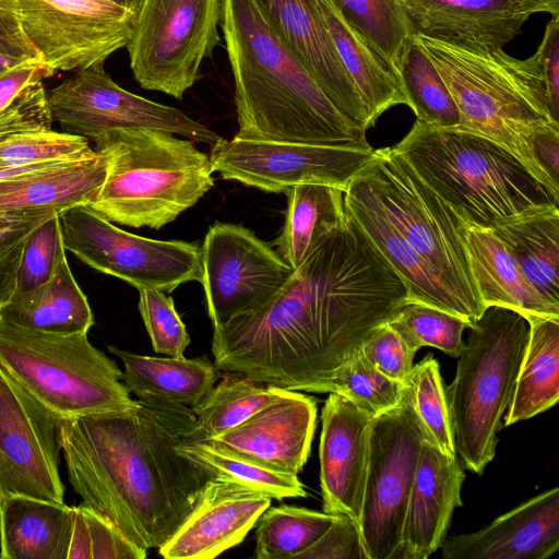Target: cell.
Returning a JSON list of instances; mask_svg holds the SVG:
<instances>
[{"label": "cell", "mask_w": 559, "mask_h": 559, "mask_svg": "<svg viewBox=\"0 0 559 559\" xmlns=\"http://www.w3.org/2000/svg\"><path fill=\"white\" fill-rule=\"evenodd\" d=\"M404 384L381 373L359 349L326 381L320 393H337L371 417L397 407Z\"/></svg>", "instance_id": "7bdbcfd3"}, {"label": "cell", "mask_w": 559, "mask_h": 559, "mask_svg": "<svg viewBox=\"0 0 559 559\" xmlns=\"http://www.w3.org/2000/svg\"><path fill=\"white\" fill-rule=\"evenodd\" d=\"M413 34L472 50L518 37L531 14L512 0H400Z\"/></svg>", "instance_id": "603a6c76"}, {"label": "cell", "mask_w": 559, "mask_h": 559, "mask_svg": "<svg viewBox=\"0 0 559 559\" xmlns=\"http://www.w3.org/2000/svg\"><path fill=\"white\" fill-rule=\"evenodd\" d=\"M138 290L139 311L154 350L166 356H183L190 344V336L175 309L173 298L159 289Z\"/></svg>", "instance_id": "bcb514c9"}, {"label": "cell", "mask_w": 559, "mask_h": 559, "mask_svg": "<svg viewBox=\"0 0 559 559\" xmlns=\"http://www.w3.org/2000/svg\"><path fill=\"white\" fill-rule=\"evenodd\" d=\"M203 439V436L191 437L177 449L213 479L235 483L276 500L307 497L297 475L271 469L219 449Z\"/></svg>", "instance_id": "d590c367"}, {"label": "cell", "mask_w": 559, "mask_h": 559, "mask_svg": "<svg viewBox=\"0 0 559 559\" xmlns=\"http://www.w3.org/2000/svg\"><path fill=\"white\" fill-rule=\"evenodd\" d=\"M53 211L0 213V307L15 293L23 246L28 234Z\"/></svg>", "instance_id": "7dc6e473"}, {"label": "cell", "mask_w": 559, "mask_h": 559, "mask_svg": "<svg viewBox=\"0 0 559 559\" xmlns=\"http://www.w3.org/2000/svg\"><path fill=\"white\" fill-rule=\"evenodd\" d=\"M47 95L53 122L61 131L92 142L120 129L159 130L211 147L223 139L181 110L122 88L104 66L75 72Z\"/></svg>", "instance_id": "5bb4252c"}, {"label": "cell", "mask_w": 559, "mask_h": 559, "mask_svg": "<svg viewBox=\"0 0 559 559\" xmlns=\"http://www.w3.org/2000/svg\"><path fill=\"white\" fill-rule=\"evenodd\" d=\"M57 429L82 503L146 550L171 537L213 479L177 449L204 437L183 405L147 395L124 409L58 419Z\"/></svg>", "instance_id": "7a4b0ae2"}, {"label": "cell", "mask_w": 559, "mask_h": 559, "mask_svg": "<svg viewBox=\"0 0 559 559\" xmlns=\"http://www.w3.org/2000/svg\"><path fill=\"white\" fill-rule=\"evenodd\" d=\"M0 368L57 419L134 403L123 372L87 333L51 334L0 323Z\"/></svg>", "instance_id": "ba28073f"}, {"label": "cell", "mask_w": 559, "mask_h": 559, "mask_svg": "<svg viewBox=\"0 0 559 559\" xmlns=\"http://www.w3.org/2000/svg\"><path fill=\"white\" fill-rule=\"evenodd\" d=\"M534 288L559 308V207L539 204L490 227Z\"/></svg>", "instance_id": "f1b7e54d"}, {"label": "cell", "mask_w": 559, "mask_h": 559, "mask_svg": "<svg viewBox=\"0 0 559 559\" xmlns=\"http://www.w3.org/2000/svg\"><path fill=\"white\" fill-rule=\"evenodd\" d=\"M374 155L372 147L312 144L246 138L236 134L212 147L213 170L264 192L287 194L306 183L346 190Z\"/></svg>", "instance_id": "9a60e30c"}, {"label": "cell", "mask_w": 559, "mask_h": 559, "mask_svg": "<svg viewBox=\"0 0 559 559\" xmlns=\"http://www.w3.org/2000/svg\"><path fill=\"white\" fill-rule=\"evenodd\" d=\"M222 0H141L127 49L135 81L181 99L221 43Z\"/></svg>", "instance_id": "30bf717a"}, {"label": "cell", "mask_w": 559, "mask_h": 559, "mask_svg": "<svg viewBox=\"0 0 559 559\" xmlns=\"http://www.w3.org/2000/svg\"><path fill=\"white\" fill-rule=\"evenodd\" d=\"M278 37L349 121L372 127L359 93L311 0H253Z\"/></svg>", "instance_id": "ffe728a7"}, {"label": "cell", "mask_w": 559, "mask_h": 559, "mask_svg": "<svg viewBox=\"0 0 559 559\" xmlns=\"http://www.w3.org/2000/svg\"><path fill=\"white\" fill-rule=\"evenodd\" d=\"M260 384L238 372L223 374L222 380L190 407L205 439L237 427L288 391Z\"/></svg>", "instance_id": "8d00e7d4"}, {"label": "cell", "mask_w": 559, "mask_h": 559, "mask_svg": "<svg viewBox=\"0 0 559 559\" xmlns=\"http://www.w3.org/2000/svg\"><path fill=\"white\" fill-rule=\"evenodd\" d=\"M146 555L105 516L83 503L74 506L67 559H144Z\"/></svg>", "instance_id": "ee69618b"}, {"label": "cell", "mask_w": 559, "mask_h": 559, "mask_svg": "<svg viewBox=\"0 0 559 559\" xmlns=\"http://www.w3.org/2000/svg\"><path fill=\"white\" fill-rule=\"evenodd\" d=\"M28 62H40L22 28L15 0H0V75Z\"/></svg>", "instance_id": "816d5d0a"}, {"label": "cell", "mask_w": 559, "mask_h": 559, "mask_svg": "<svg viewBox=\"0 0 559 559\" xmlns=\"http://www.w3.org/2000/svg\"><path fill=\"white\" fill-rule=\"evenodd\" d=\"M394 147L463 224L490 228L528 207L559 205L515 156L485 136L416 120Z\"/></svg>", "instance_id": "5b68a950"}, {"label": "cell", "mask_w": 559, "mask_h": 559, "mask_svg": "<svg viewBox=\"0 0 559 559\" xmlns=\"http://www.w3.org/2000/svg\"><path fill=\"white\" fill-rule=\"evenodd\" d=\"M345 206L364 235L404 282L411 300L456 314L472 324L477 321L451 286L392 224L361 169L345 190Z\"/></svg>", "instance_id": "7402d4cb"}, {"label": "cell", "mask_w": 559, "mask_h": 559, "mask_svg": "<svg viewBox=\"0 0 559 559\" xmlns=\"http://www.w3.org/2000/svg\"><path fill=\"white\" fill-rule=\"evenodd\" d=\"M317 425L314 397L286 391L209 443L274 471L297 475L307 463Z\"/></svg>", "instance_id": "d6986e66"}, {"label": "cell", "mask_w": 559, "mask_h": 559, "mask_svg": "<svg viewBox=\"0 0 559 559\" xmlns=\"http://www.w3.org/2000/svg\"><path fill=\"white\" fill-rule=\"evenodd\" d=\"M449 88L461 117L456 129L485 136L515 156L559 198L538 165L534 133L559 124L550 114L535 55L521 60L503 49L472 50L414 34Z\"/></svg>", "instance_id": "277c9868"}, {"label": "cell", "mask_w": 559, "mask_h": 559, "mask_svg": "<svg viewBox=\"0 0 559 559\" xmlns=\"http://www.w3.org/2000/svg\"><path fill=\"white\" fill-rule=\"evenodd\" d=\"M444 559H547L559 549V488L554 487L484 528L445 537Z\"/></svg>", "instance_id": "cb8c5ba5"}, {"label": "cell", "mask_w": 559, "mask_h": 559, "mask_svg": "<svg viewBox=\"0 0 559 559\" xmlns=\"http://www.w3.org/2000/svg\"><path fill=\"white\" fill-rule=\"evenodd\" d=\"M462 233L472 278L484 308L500 306L527 317L559 319V308L534 288L491 228L462 224Z\"/></svg>", "instance_id": "4316f807"}, {"label": "cell", "mask_w": 559, "mask_h": 559, "mask_svg": "<svg viewBox=\"0 0 559 559\" xmlns=\"http://www.w3.org/2000/svg\"><path fill=\"white\" fill-rule=\"evenodd\" d=\"M106 176L105 157L63 160L0 180V213L53 211L90 205Z\"/></svg>", "instance_id": "484cf974"}, {"label": "cell", "mask_w": 559, "mask_h": 559, "mask_svg": "<svg viewBox=\"0 0 559 559\" xmlns=\"http://www.w3.org/2000/svg\"><path fill=\"white\" fill-rule=\"evenodd\" d=\"M523 7L531 15L534 13H548L559 15V0H512Z\"/></svg>", "instance_id": "9f6ffc18"}, {"label": "cell", "mask_w": 559, "mask_h": 559, "mask_svg": "<svg viewBox=\"0 0 559 559\" xmlns=\"http://www.w3.org/2000/svg\"><path fill=\"white\" fill-rule=\"evenodd\" d=\"M106 176L88 205L112 223L159 229L214 185L210 155L193 141L154 129H120L94 141Z\"/></svg>", "instance_id": "8992f818"}, {"label": "cell", "mask_w": 559, "mask_h": 559, "mask_svg": "<svg viewBox=\"0 0 559 559\" xmlns=\"http://www.w3.org/2000/svg\"><path fill=\"white\" fill-rule=\"evenodd\" d=\"M24 34L55 72L104 66L127 47L139 4L119 0H15Z\"/></svg>", "instance_id": "7c38bea8"}, {"label": "cell", "mask_w": 559, "mask_h": 559, "mask_svg": "<svg viewBox=\"0 0 559 559\" xmlns=\"http://www.w3.org/2000/svg\"><path fill=\"white\" fill-rule=\"evenodd\" d=\"M415 352L435 347L457 358L465 345L463 332L472 323L432 306L409 300L388 321Z\"/></svg>", "instance_id": "b9f144b4"}, {"label": "cell", "mask_w": 559, "mask_h": 559, "mask_svg": "<svg viewBox=\"0 0 559 559\" xmlns=\"http://www.w3.org/2000/svg\"><path fill=\"white\" fill-rule=\"evenodd\" d=\"M297 559H367L357 523L336 515L331 526Z\"/></svg>", "instance_id": "f907efd6"}, {"label": "cell", "mask_w": 559, "mask_h": 559, "mask_svg": "<svg viewBox=\"0 0 559 559\" xmlns=\"http://www.w3.org/2000/svg\"><path fill=\"white\" fill-rule=\"evenodd\" d=\"M0 323L51 334L88 333L94 316L67 255L48 282L15 293L0 307Z\"/></svg>", "instance_id": "f546056e"}, {"label": "cell", "mask_w": 559, "mask_h": 559, "mask_svg": "<svg viewBox=\"0 0 559 559\" xmlns=\"http://www.w3.org/2000/svg\"><path fill=\"white\" fill-rule=\"evenodd\" d=\"M201 251L200 283L213 328L265 304L294 272L270 245L236 224L212 225Z\"/></svg>", "instance_id": "2e32d148"}, {"label": "cell", "mask_w": 559, "mask_h": 559, "mask_svg": "<svg viewBox=\"0 0 559 559\" xmlns=\"http://www.w3.org/2000/svg\"><path fill=\"white\" fill-rule=\"evenodd\" d=\"M531 142L538 165L552 185L559 188V124L534 133Z\"/></svg>", "instance_id": "11a10c76"}, {"label": "cell", "mask_w": 559, "mask_h": 559, "mask_svg": "<svg viewBox=\"0 0 559 559\" xmlns=\"http://www.w3.org/2000/svg\"><path fill=\"white\" fill-rule=\"evenodd\" d=\"M394 72L395 60L413 32L400 0H330Z\"/></svg>", "instance_id": "60d3db41"}, {"label": "cell", "mask_w": 559, "mask_h": 559, "mask_svg": "<svg viewBox=\"0 0 559 559\" xmlns=\"http://www.w3.org/2000/svg\"><path fill=\"white\" fill-rule=\"evenodd\" d=\"M119 1H128V2H132V3H135V4H139L140 5V2L136 1V0H119Z\"/></svg>", "instance_id": "6f0895ef"}, {"label": "cell", "mask_w": 559, "mask_h": 559, "mask_svg": "<svg viewBox=\"0 0 559 559\" xmlns=\"http://www.w3.org/2000/svg\"><path fill=\"white\" fill-rule=\"evenodd\" d=\"M403 397L414 414L424 441L449 457H457L439 362L432 354L413 366Z\"/></svg>", "instance_id": "f35d334b"}, {"label": "cell", "mask_w": 559, "mask_h": 559, "mask_svg": "<svg viewBox=\"0 0 559 559\" xmlns=\"http://www.w3.org/2000/svg\"><path fill=\"white\" fill-rule=\"evenodd\" d=\"M322 19L338 57L356 86L373 126L396 105H408L395 73L344 19L330 0H311Z\"/></svg>", "instance_id": "4dcf8cb0"}, {"label": "cell", "mask_w": 559, "mask_h": 559, "mask_svg": "<svg viewBox=\"0 0 559 559\" xmlns=\"http://www.w3.org/2000/svg\"><path fill=\"white\" fill-rule=\"evenodd\" d=\"M284 227L273 242L278 255L295 271L322 239L346 219L345 191L306 183L287 194Z\"/></svg>", "instance_id": "d6a6232c"}, {"label": "cell", "mask_w": 559, "mask_h": 559, "mask_svg": "<svg viewBox=\"0 0 559 559\" xmlns=\"http://www.w3.org/2000/svg\"><path fill=\"white\" fill-rule=\"evenodd\" d=\"M464 479L465 473L457 457H449L423 441L393 559H427L441 548L453 512L462 506Z\"/></svg>", "instance_id": "d4e9b609"}, {"label": "cell", "mask_w": 559, "mask_h": 559, "mask_svg": "<svg viewBox=\"0 0 559 559\" xmlns=\"http://www.w3.org/2000/svg\"><path fill=\"white\" fill-rule=\"evenodd\" d=\"M372 417L352 401L330 393L321 413L320 487L323 512L360 523Z\"/></svg>", "instance_id": "ac0fdd59"}, {"label": "cell", "mask_w": 559, "mask_h": 559, "mask_svg": "<svg viewBox=\"0 0 559 559\" xmlns=\"http://www.w3.org/2000/svg\"><path fill=\"white\" fill-rule=\"evenodd\" d=\"M272 498L245 486L210 479L195 506L158 548L166 559H212L240 544Z\"/></svg>", "instance_id": "44dd1931"}, {"label": "cell", "mask_w": 559, "mask_h": 559, "mask_svg": "<svg viewBox=\"0 0 559 559\" xmlns=\"http://www.w3.org/2000/svg\"><path fill=\"white\" fill-rule=\"evenodd\" d=\"M56 72L40 62H28L14 67L0 75V111L29 84L44 81Z\"/></svg>", "instance_id": "db71d44e"}, {"label": "cell", "mask_w": 559, "mask_h": 559, "mask_svg": "<svg viewBox=\"0 0 559 559\" xmlns=\"http://www.w3.org/2000/svg\"><path fill=\"white\" fill-rule=\"evenodd\" d=\"M64 257L60 214H55L36 226L26 237L17 270L15 293L31 290L48 282Z\"/></svg>", "instance_id": "f6af8a7d"}, {"label": "cell", "mask_w": 559, "mask_h": 559, "mask_svg": "<svg viewBox=\"0 0 559 559\" xmlns=\"http://www.w3.org/2000/svg\"><path fill=\"white\" fill-rule=\"evenodd\" d=\"M124 366L123 382L138 397L156 396L191 407L216 383L219 372L206 356L155 357L108 346Z\"/></svg>", "instance_id": "1f68e13d"}, {"label": "cell", "mask_w": 559, "mask_h": 559, "mask_svg": "<svg viewBox=\"0 0 559 559\" xmlns=\"http://www.w3.org/2000/svg\"><path fill=\"white\" fill-rule=\"evenodd\" d=\"M360 350L381 373L404 385L407 383L416 352L388 322L370 332Z\"/></svg>", "instance_id": "c3c4849f"}, {"label": "cell", "mask_w": 559, "mask_h": 559, "mask_svg": "<svg viewBox=\"0 0 559 559\" xmlns=\"http://www.w3.org/2000/svg\"><path fill=\"white\" fill-rule=\"evenodd\" d=\"M423 435L405 401L372 417L360 516L367 559H393L419 462Z\"/></svg>", "instance_id": "4fadbf2b"}, {"label": "cell", "mask_w": 559, "mask_h": 559, "mask_svg": "<svg viewBox=\"0 0 559 559\" xmlns=\"http://www.w3.org/2000/svg\"><path fill=\"white\" fill-rule=\"evenodd\" d=\"M90 141L53 129L29 130L0 139V180L47 165L91 157Z\"/></svg>", "instance_id": "ab89813d"}, {"label": "cell", "mask_w": 559, "mask_h": 559, "mask_svg": "<svg viewBox=\"0 0 559 559\" xmlns=\"http://www.w3.org/2000/svg\"><path fill=\"white\" fill-rule=\"evenodd\" d=\"M60 223L66 250L138 289L171 293L187 282H201L202 251L194 242L156 240L128 233L88 205L66 210Z\"/></svg>", "instance_id": "8fae6325"}, {"label": "cell", "mask_w": 559, "mask_h": 559, "mask_svg": "<svg viewBox=\"0 0 559 559\" xmlns=\"http://www.w3.org/2000/svg\"><path fill=\"white\" fill-rule=\"evenodd\" d=\"M452 383L444 389L461 464L481 475L514 394L531 333L528 317L489 306L468 328Z\"/></svg>", "instance_id": "52a82bcc"}, {"label": "cell", "mask_w": 559, "mask_h": 559, "mask_svg": "<svg viewBox=\"0 0 559 559\" xmlns=\"http://www.w3.org/2000/svg\"><path fill=\"white\" fill-rule=\"evenodd\" d=\"M74 506L24 495L0 498V559H67Z\"/></svg>", "instance_id": "83f0119b"}, {"label": "cell", "mask_w": 559, "mask_h": 559, "mask_svg": "<svg viewBox=\"0 0 559 559\" xmlns=\"http://www.w3.org/2000/svg\"><path fill=\"white\" fill-rule=\"evenodd\" d=\"M335 516L293 506L269 507L255 523L254 557L297 559L322 536Z\"/></svg>", "instance_id": "74e56055"}, {"label": "cell", "mask_w": 559, "mask_h": 559, "mask_svg": "<svg viewBox=\"0 0 559 559\" xmlns=\"http://www.w3.org/2000/svg\"><path fill=\"white\" fill-rule=\"evenodd\" d=\"M58 419L0 368V498L64 502Z\"/></svg>", "instance_id": "e0dca14e"}, {"label": "cell", "mask_w": 559, "mask_h": 559, "mask_svg": "<svg viewBox=\"0 0 559 559\" xmlns=\"http://www.w3.org/2000/svg\"><path fill=\"white\" fill-rule=\"evenodd\" d=\"M409 300L404 282L347 213L270 300L213 328L214 364L267 386L320 393L370 332Z\"/></svg>", "instance_id": "6da1fadb"}, {"label": "cell", "mask_w": 559, "mask_h": 559, "mask_svg": "<svg viewBox=\"0 0 559 559\" xmlns=\"http://www.w3.org/2000/svg\"><path fill=\"white\" fill-rule=\"evenodd\" d=\"M545 85L551 117L559 121V15L551 16L534 53Z\"/></svg>", "instance_id": "f5cc1de1"}, {"label": "cell", "mask_w": 559, "mask_h": 559, "mask_svg": "<svg viewBox=\"0 0 559 559\" xmlns=\"http://www.w3.org/2000/svg\"><path fill=\"white\" fill-rule=\"evenodd\" d=\"M526 353L504 426L530 419L559 400V319L528 317Z\"/></svg>", "instance_id": "836d02e7"}, {"label": "cell", "mask_w": 559, "mask_h": 559, "mask_svg": "<svg viewBox=\"0 0 559 559\" xmlns=\"http://www.w3.org/2000/svg\"><path fill=\"white\" fill-rule=\"evenodd\" d=\"M53 119L43 81L24 88L0 111V139L29 130L52 129Z\"/></svg>", "instance_id": "681fc988"}, {"label": "cell", "mask_w": 559, "mask_h": 559, "mask_svg": "<svg viewBox=\"0 0 559 559\" xmlns=\"http://www.w3.org/2000/svg\"><path fill=\"white\" fill-rule=\"evenodd\" d=\"M394 73L417 120L440 128H457L461 117L456 104L436 66L416 36L402 47Z\"/></svg>", "instance_id": "e575fe53"}, {"label": "cell", "mask_w": 559, "mask_h": 559, "mask_svg": "<svg viewBox=\"0 0 559 559\" xmlns=\"http://www.w3.org/2000/svg\"><path fill=\"white\" fill-rule=\"evenodd\" d=\"M385 215L479 319L485 310L469 271L462 222L395 150H374L361 168Z\"/></svg>", "instance_id": "9c48e42d"}, {"label": "cell", "mask_w": 559, "mask_h": 559, "mask_svg": "<svg viewBox=\"0 0 559 559\" xmlns=\"http://www.w3.org/2000/svg\"><path fill=\"white\" fill-rule=\"evenodd\" d=\"M240 136L371 147L331 103L253 0H222Z\"/></svg>", "instance_id": "3957f363"}]
</instances>
